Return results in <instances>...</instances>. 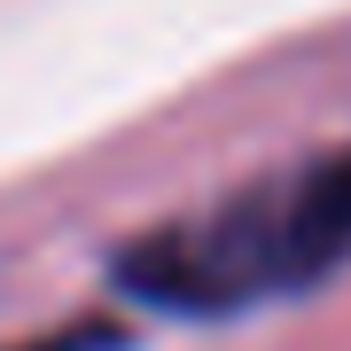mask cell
I'll list each match as a JSON object with an SVG mask.
<instances>
[{
	"mask_svg": "<svg viewBox=\"0 0 351 351\" xmlns=\"http://www.w3.org/2000/svg\"><path fill=\"white\" fill-rule=\"evenodd\" d=\"M351 258V149L117 250V281L164 313H242Z\"/></svg>",
	"mask_w": 351,
	"mask_h": 351,
	"instance_id": "obj_1",
	"label": "cell"
},
{
	"mask_svg": "<svg viewBox=\"0 0 351 351\" xmlns=\"http://www.w3.org/2000/svg\"><path fill=\"white\" fill-rule=\"evenodd\" d=\"M110 343H117V328H101V320H78V328L32 336V343H16V351H110Z\"/></svg>",
	"mask_w": 351,
	"mask_h": 351,
	"instance_id": "obj_2",
	"label": "cell"
}]
</instances>
